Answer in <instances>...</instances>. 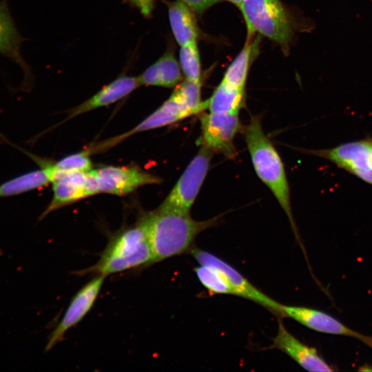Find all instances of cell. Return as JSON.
<instances>
[{
    "label": "cell",
    "instance_id": "6da1fadb",
    "mask_svg": "<svg viewBox=\"0 0 372 372\" xmlns=\"http://www.w3.org/2000/svg\"><path fill=\"white\" fill-rule=\"evenodd\" d=\"M147 232L154 256V262L189 252L196 236L215 226L218 218L198 221L189 214L154 211L140 218Z\"/></svg>",
    "mask_w": 372,
    "mask_h": 372
},
{
    "label": "cell",
    "instance_id": "7a4b0ae2",
    "mask_svg": "<svg viewBox=\"0 0 372 372\" xmlns=\"http://www.w3.org/2000/svg\"><path fill=\"white\" fill-rule=\"evenodd\" d=\"M242 132L256 174L279 203L296 237L300 240L292 214L290 189L285 167L275 147L265 134L260 118L252 116L249 123L242 127Z\"/></svg>",
    "mask_w": 372,
    "mask_h": 372
},
{
    "label": "cell",
    "instance_id": "3957f363",
    "mask_svg": "<svg viewBox=\"0 0 372 372\" xmlns=\"http://www.w3.org/2000/svg\"><path fill=\"white\" fill-rule=\"evenodd\" d=\"M154 256L146 229L139 218L134 225L124 227L109 238L98 261L74 274L103 275L148 267L154 264Z\"/></svg>",
    "mask_w": 372,
    "mask_h": 372
},
{
    "label": "cell",
    "instance_id": "277c9868",
    "mask_svg": "<svg viewBox=\"0 0 372 372\" xmlns=\"http://www.w3.org/2000/svg\"><path fill=\"white\" fill-rule=\"evenodd\" d=\"M240 8L248 37L259 34L277 42L284 50L292 37L289 18L279 0H242Z\"/></svg>",
    "mask_w": 372,
    "mask_h": 372
},
{
    "label": "cell",
    "instance_id": "5b68a950",
    "mask_svg": "<svg viewBox=\"0 0 372 372\" xmlns=\"http://www.w3.org/2000/svg\"><path fill=\"white\" fill-rule=\"evenodd\" d=\"M213 152L201 147L171 192L156 209L161 211L188 215L207 174Z\"/></svg>",
    "mask_w": 372,
    "mask_h": 372
},
{
    "label": "cell",
    "instance_id": "8992f818",
    "mask_svg": "<svg viewBox=\"0 0 372 372\" xmlns=\"http://www.w3.org/2000/svg\"><path fill=\"white\" fill-rule=\"evenodd\" d=\"M328 161L372 186V137L350 141L327 149H298Z\"/></svg>",
    "mask_w": 372,
    "mask_h": 372
},
{
    "label": "cell",
    "instance_id": "52a82bcc",
    "mask_svg": "<svg viewBox=\"0 0 372 372\" xmlns=\"http://www.w3.org/2000/svg\"><path fill=\"white\" fill-rule=\"evenodd\" d=\"M95 179L98 194L107 193L123 196L139 187L158 184L162 179L147 172L136 165L106 166L91 169Z\"/></svg>",
    "mask_w": 372,
    "mask_h": 372
},
{
    "label": "cell",
    "instance_id": "ba28073f",
    "mask_svg": "<svg viewBox=\"0 0 372 372\" xmlns=\"http://www.w3.org/2000/svg\"><path fill=\"white\" fill-rule=\"evenodd\" d=\"M201 145L228 158H234L236 149L234 138L242 127L238 113L203 114L200 118Z\"/></svg>",
    "mask_w": 372,
    "mask_h": 372
},
{
    "label": "cell",
    "instance_id": "9c48e42d",
    "mask_svg": "<svg viewBox=\"0 0 372 372\" xmlns=\"http://www.w3.org/2000/svg\"><path fill=\"white\" fill-rule=\"evenodd\" d=\"M191 255L201 265L214 267L220 270L227 278L234 290L235 296H238L265 307L273 315L282 318V304L256 288L235 268L216 256L203 249L193 247L190 250Z\"/></svg>",
    "mask_w": 372,
    "mask_h": 372
},
{
    "label": "cell",
    "instance_id": "30bf717a",
    "mask_svg": "<svg viewBox=\"0 0 372 372\" xmlns=\"http://www.w3.org/2000/svg\"><path fill=\"white\" fill-rule=\"evenodd\" d=\"M106 276H96L74 296L61 320L49 336L45 351H48L63 341L65 333L79 323L92 308Z\"/></svg>",
    "mask_w": 372,
    "mask_h": 372
},
{
    "label": "cell",
    "instance_id": "8fae6325",
    "mask_svg": "<svg viewBox=\"0 0 372 372\" xmlns=\"http://www.w3.org/2000/svg\"><path fill=\"white\" fill-rule=\"evenodd\" d=\"M282 318H289L316 331L351 337L372 349V336L364 335L324 311L304 307L281 306Z\"/></svg>",
    "mask_w": 372,
    "mask_h": 372
},
{
    "label": "cell",
    "instance_id": "7c38bea8",
    "mask_svg": "<svg viewBox=\"0 0 372 372\" xmlns=\"http://www.w3.org/2000/svg\"><path fill=\"white\" fill-rule=\"evenodd\" d=\"M190 116H192L191 112L172 94L158 109L134 128L123 134L100 142L89 150L92 153L107 149L134 134L173 124Z\"/></svg>",
    "mask_w": 372,
    "mask_h": 372
},
{
    "label": "cell",
    "instance_id": "4fadbf2b",
    "mask_svg": "<svg viewBox=\"0 0 372 372\" xmlns=\"http://www.w3.org/2000/svg\"><path fill=\"white\" fill-rule=\"evenodd\" d=\"M268 349H278L289 355L300 366L309 371H333V369L318 351L296 338L285 328L280 319L277 335Z\"/></svg>",
    "mask_w": 372,
    "mask_h": 372
},
{
    "label": "cell",
    "instance_id": "5bb4252c",
    "mask_svg": "<svg viewBox=\"0 0 372 372\" xmlns=\"http://www.w3.org/2000/svg\"><path fill=\"white\" fill-rule=\"evenodd\" d=\"M52 198L39 219L50 213L88 196L86 172H56L52 180Z\"/></svg>",
    "mask_w": 372,
    "mask_h": 372
},
{
    "label": "cell",
    "instance_id": "9a60e30c",
    "mask_svg": "<svg viewBox=\"0 0 372 372\" xmlns=\"http://www.w3.org/2000/svg\"><path fill=\"white\" fill-rule=\"evenodd\" d=\"M141 85L138 76L123 75L96 92L92 97L74 107L68 119L94 109L109 105L125 97Z\"/></svg>",
    "mask_w": 372,
    "mask_h": 372
},
{
    "label": "cell",
    "instance_id": "2e32d148",
    "mask_svg": "<svg viewBox=\"0 0 372 372\" xmlns=\"http://www.w3.org/2000/svg\"><path fill=\"white\" fill-rule=\"evenodd\" d=\"M23 39L19 34L10 14L8 0L0 1V53L23 70L28 77L29 69L21 54Z\"/></svg>",
    "mask_w": 372,
    "mask_h": 372
},
{
    "label": "cell",
    "instance_id": "e0dca14e",
    "mask_svg": "<svg viewBox=\"0 0 372 372\" xmlns=\"http://www.w3.org/2000/svg\"><path fill=\"white\" fill-rule=\"evenodd\" d=\"M141 85L172 87L181 79L180 66L172 54H166L139 76Z\"/></svg>",
    "mask_w": 372,
    "mask_h": 372
},
{
    "label": "cell",
    "instance_id": "ac0fdd59",
    "mask_svg": "<svg viewBox=\"0 0 372 372\" xmlns=\"http://www.w3.org/2000/svg\"><path fill=\"white\" fill-rule=\"evenodd\" d=\"M169 19L174 36L180 46L196 41L198 36L196 21L186 3L181 0L172 3Z\"/></svg>",
    "mask_w": 372,
    "mask_h": 372
},
{
    "label": "cell",
    "instance_id": "d6986e66",
    "mask_svg": "<svg viewBox=\"0 0 372 372\" xmlns=\"http://www.w3.org/2000/svg\"><path fill=\"white\" fill-rule=\"evenodd\" d=\"M245 88L233 86L222 80L207 100L210 113H238L245 103Z\"/></svg>",
    "mask_w": 372,
    "mask_h": 372
},
{
    "label": "cell",
    "instance_id": "ffe728a7",
    "mask_svg": "<svg viewBox=\"0 0 372 372\" xmlns=\"http://www.w3.org/2000/svg\"><path fill=\"white\" fill-rule=\"evenodd\" d=\"M51 183L49 171L42 167L0 184V198L19 195L43 187Z\"/></svg>",
    "mask_w": 372,
    "mask_h": 372
},
{
    "label": "cell",
    "instance_id": "44dd1931",
    "mask_svg": "<svg viewBox=\"0 0 372 372\" xmlns=\"http://www.w3.org/2000/svg\"><path fill=\"white\" fill-rule=\"evenodd\" d=\"M256 42H247L245 47L228 67L223 80L227 83L245 88L249 67L256 46Z\"/></svg>",
    "mask_w": 372,
    "mask_h": 372
},
{
    "label": "cell",
    "instance_id": "7402d4cb",
    "mask_svg": "<svg viewBox=\"0 0 372 372\" xmlns=\"http://www.w3.org/2000/svg\"><path fill=\"white\" fill-rule=\"evenodd\" d=\"M200 88V81L187 79L176 86L172 94L194 115L207 108V101H201Z\"/></svg>",
    "mask_w": 372,
    "mask_h": 372
},
{
    "label": "cell",
    "instance_id": "603a6c76",
    "mask_svg": "<svg viewBox=\"0 0 372 372\" xmlns=\"http://www.w3.org/2000/svg\"><path fill=\"white\" fill-rule=\"evenodd\" d=\"M200 282L211 294L235 296V292L225 276L218 269L208 265H200L194 269Z\"/></svg>",
    "mask_w": 372,
    "mask_h": 372
},
{
    "label": "cell",
    "instance_id": "cb8c5ba5",
    "mask_svg": "<svg viewBox=\"0 0 372 372\" xmlns=\"http://www.w3.org/2000/svg\"><path fill=\"white\" fill-rule=\"evenodd\" d=\"M88 149L67 156L57 162L49 164L51 182L56 172H87L92 169Z\"/></svg>",
    "mask_w": 372,
    "mask_h": 372
},
{
    "label": "cell",
    "instance_id": "d4e9b609",
    "mask_svg": "<svg viewBox=\"0 0 372 372\" xmlns=\"http://www.w3.org/2000/svg\"><path fill=\"white\" fill-rule=\"evenodd\" d=\"M179 60L186 78L200 81V62L196 41L181 46Z\"/></svg>",
    "mask_w": 372,
    "mask_h": 372
},
{
    "label": "cell",
    "instance_id": "484cf974",
    "mask_svg": "<svg viewBox=\"0 0 372 372\" xmlns=\"http://www.w3.org/2000/svg\"><path fill=\"white\" fill-rule=\"evenodd\" d=\"M198 13H201L220 0H181Z\"/></svg>",
    "mask_w": 372,
    "mask_h": 372
},
{
    "label": "cell",
    "instance_id": "4316f807",
    "mask_svg": "<svg viewBox=\"0 0 372 372\" xmlns=\"http://www.w3.org/2000/svg\"><path fill=\"white\" fill-rule=\"evenodd\" d=\"M139 9L145 17H149L153 9L154 0H129Z\"/></svg>",
    "mask_w": 372,
    "mask_h": 372
},
{
    "label": "cell",
    "instance_id": "83f0119b",
    "mask_svg": "<svg viewBox=\"0 0 372 372\" xmlns=\"http://www.w3.org/2000/svg\"><path fill=\"white\" fill-rule=\"evenodd\" d=\"M228 1H230L231 3L238 6H240V5L241 4L242 0H227Z\"/></svg>",
    "mask_w": 372,
    "mask_h": 372
},
{
    "label": "cell",
    "instance_id": "f1b7e54d",
    "mask_svg": "<svg viewBox=\"0 0 372 372\" xmlns=\"http://www.w3.org/2000/svg\"><path fill=\"white\" fill-rule=\"evenodd\" d=\"M372 1V0H371Z\"/></svg>",
    "mask_w": 372,
    "mask_h": 372
}]
</instances>
